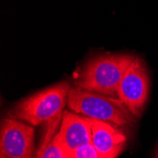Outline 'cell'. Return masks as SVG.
Returning <instances> with one entry per match:
<instances>
[{
	"instance_id": "1",
	"label": "cell",
	"mask_w": 158,
	"mask_h": 158,
	"mask_svg": "<svg viewBox=\"0 0 158 158\" xmlns=\"http://www.w3.org/2000/svg\"><path fill=\"white\" fill-rule=\"evenodd\" d=\"M136 56L103 53L89 59L74 81L76 87L118 98V88L127 69Z\"/></svg>"
},
{
	"instance_id": "2",
	"label": "cell",
	"mask_w": 158,
	"mask_h": 158,
	"mask_svg": "<svg viewBox=\"0 0 158 158\" xmlns=\"http://www.w3.org/2000/svg\"><path fill=\"white\" fill-rule=\"evenodd\" d=\"M71 87L69 81H63L42 89L14 104L8 112L7 117L32 126L59 119L63 116L65 104H67V97Z\"/></svg>"
},
{
	"instance_id": "3",
	"label": "cell",
	"mask_w": 158,
	"mask_h": 158,
	"mask_svg": "<svg viewBox=\"0 0 158 158\" xmlns=\"http://www.w3.org/2000/svg\"><path fill=\"white\" fill-rule=\"evenodd\" d=\"M67 106L81 116L119 128L133 127L137 118L119 98L86 91L76 86H72L69 91Z\"/></svg>"
},
{
	"instance_id": "4",
	"label": "cell",
	"mask_w": 158,
	"mask_h": 158,
	"mask_svg": "<svg viewBox=\"0 0 158 158\" xmlns=\"http://www.w3.org/2000/svg\"><path fill=\"white\" fill-rule=\"evenodd\" d=\"M150 75L148 67L136 57L124 74L118 88V98L137 118L144 112L149 99Z\"/></svg>"
},
{
	"instance_id": "5",
	"label": "cell",
	"mask_w": 158,
	"mask_h": 158,
	"mask_svg": "<svg viewBox=\"0 0 158 158\" xmlns=\"http://www.w3.org/2000/svg\"><path fill=\"white\" fill-rule=\"evenodd\" d=\"M1 155L8 158H36L34 129L32 125L10 118L1 121Z\"/></svg>"
},
{
	"instance_id": "6",
	"label": "cell",
	"mask_w": 158,
	"mask_h": 158,
	"mask_svg": "<svg viewBox=\"0 0 158 158\" xmlns=\"http://www.w3.org/2000/svg\"><path fill=\"white\" fill-rule=\"evenodd\" d=\"M56 135L71 155L78 148L92 142L90 119L74 112L64 111L62 122Z\"/></svg>"
},
{
	"instance_id": "7",
	"label": "cell",
	"mask_w": 158,
	"mask_h": 158,
	"mask_svg": "<svg viewBox=\"0 0 158 158\" xmlns=\"http://www.w3.org/2000/svg\"><path fill=\"white\" fill-rule=\"evenodd\" d=\"M90 119L92 130V145L103 158H117L124 150L128 137L118 126Z\"/></svg>"
},
{
	"instance_id": "8",
	"label": "cell",
	"mask_w": 158,
	"mask_h": 158,
	"mask_svg": "<svg viewBox=\"0 0 158 158\" xmlns=\"http://www.w3.org/2000/svg\"><path fill=\"white\" fill-rule=\"evenodd\" d=\"M60 118L54 120L49 125V131L42 142V146L37 150L36 158H69L70 153L64 148L60 140L57 137L56 132Z\"/></svg>"
},
{
	"instance_id": "9",
	"label": "cell",
	"mask_w": 158,
	"mask_h": 158,
	"mask_svg": "<svg viewBox=\"0 0 158 158\" xmlns=\"http://www.w3.org/2000/svg\"><path fill=\"white\" fill-rule=\"evenodd\" d=\"M71 156L73 158H103L95 149L92 143L78 148L76 151L72 152Z\"/></svg>"
},
{
	"instance_id": "10",
	"label": "cell",
	"mask_w": 158,
	"mask_h": 158,
	"mask_svg": "<svg viewBox=\"0 0 158 158\" xmlns=\"http://www.w3.org/2000/svg\"><path fill=\"white\" fill-rule=\"evenodd\" d=\"M154 158H158V145H157V149H156V152H155V156Z\"/></svg>"
},
{
	"instance_id": "11",
	"label": "cell",
	"mask_w": 158,
	"mask_h": 158,
	"mask_svg": "<svg viewBox=\"0 0 158 158\" xmlns=\"http://www.w3.org/2000/svg\"><path fill=\"white\" fill-rule=\"evenodd\" d=\"M0 158H8V157H6V156H2V155H1V156H0Z\"/></svg>"
},
{
	"instance_id": "12",
	"label": "cell",
	"mask_w": 158,
	"mask_h": 158,
	"mask_svg": "<svg viewBox=\"0 0 158 158\" xmlns=\"http://www.w3.org/2000/svg\"><path fill=\"white\" fill-rule=\"evenodd\" d=\"M69 158H73V157H72V156H70V157H69Z\"/></svg>"
}]
</instances>
